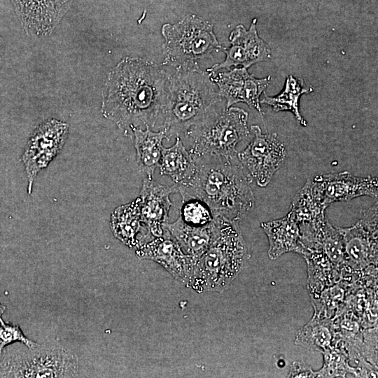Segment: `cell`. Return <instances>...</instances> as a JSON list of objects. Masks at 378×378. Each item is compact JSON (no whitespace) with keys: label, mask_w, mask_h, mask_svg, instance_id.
Instances as JSON below:
<instances>
[{"label":"cell","mask_w":378,"mask_h":378,"mask_svg":"<svg viewBox=\"0 0 378 378\" xmlns=\"http://www.w3.org/2000/svg\"><path fill=\"white\" fill-rule=\"evenodd\" d=\"M164 227L176 241L185 253L197 259L210 245L216 229V218L203 226H195L185 223L181 218L167 223Z\"/></svg>","instance_id":"19"},{"label":"cell","mask_w":378,"mask_h":378,"mask_svg":"<svg viewBox=\"0 0 378 378\" xmlns=\"http://www.w3.org/2000/svg\"><path fill=\"white\" fill-rule=\"evenodd\" d=\"M302 255L307 264V288L311 298H317L325 288L339 281L340 272L319 250L307 249Z\"/></svg>","instance_id":"23"},{"label":"cell","mask_w":378,"mask_h":378,"mask_svg":"<svg viewBox=\"0 0 378 378\" xmlns=\"http://www.w3.org/2000/svg\"><path fill=\"white\" fill-rule=\"evenodd\" d=\"M132 136L139 172L145 177L153 179L161 158L162 141L166 139L164 131H154L148 127L136 129Z\"/></svg>","instance_id":"21"},{"label":"cell","mask_w":378,"mask_h":378,"mask_svg":"<svg viewBox=\"0 0 378 378\" xmlns=\"http://www.w3.org/2000/svg\"><path fill=\"white\" fill-rule=\"evenodd\" d=\"M68 134V124L55 118L44 120L34 130L21 158L29 195L36 176L61 152Z\"/></svg>","instance_id":"9"},{"label":"cell","mask_w":378,"mask_h":378,"mask_svg":"<svg viewBox=\"0 0 378 378\" xmlns=\"http://www.w3.org/2000/svg\"><path fill=\"white\" fill-rule=\"evenodd\" d=\"M78 370L77 355L56 342L33 348L6 346L0 355V377H75Z\"/></svg>","instance_id":"6"},{"label":"cell","mask_w":378,"mask_h":378,"mask_svg":"<svg viewBox=\"0 0 378 378\" xmlns=\"http://www.w3.org/2000/svg\"><path fill=\"white\" fill-rule=\"evenodd\" d=\"M256 23L257 19L254 18L248 29L242 24L235 27L229 36L230 46L222 49L225 54V59L208 68L206 71L215 73L232 67L248 69L253 64L269 59L270 48L258 36Z\"/></svg>","instance_id":"12"},{"label":"cell","mask_w":378,"mask_h":378,"mask_svg":"<svg viewBox=\"0 0 378 378\" xmlns=\"http://www.w3.org/2000/svg\"><path fill=\"white\" fill-rule=\"evenodd\" d=\"M169 72L140 58H123L108 73L102 90L101 112L125 136L136 129L162 130Z\"/></svg>","instance_id":"1"},{"label":"cell","mask_w":378,"mask_h":378,"mask_svg":"<svg viewBox=\"0 0 378 378\" xmlns=\"http://www.w3.org/2000/svg\"><path fill=\"white\" fill-rule=\"evenodd\" d=\"M207 71L200 67L169 73L163 127L165 136H185L221 100Z\"/></svg>","instance_id":"4"},{"label":"cell","mask_w":378,"mask_h":378,"mask_svg":"<svg viewBox=\"0 0 378 378\" xmlns=\"http://www.w3.org/2000/svg\"><path fill=\"white\" fill-rule=\"evenodd\" d=\"M334 334L332 318H320L314 314L296 334L294 343L323 353L332 349Z\"/></svg>","instance_id":"25"},{"label":"cell","mask_w":378,"mask_h":378,"mask_svg":"<svg viewBox=\"0 0 378 378\" xmlns=\"http://www.w3.org/2000/svg\"><path fill=\"white\" fill-rule=\"evenodd\" d=\"M315 177L322 186L327 207L334 202H347L360 196H370L377 199V177L356 176L349 172L328 173Z\"/></svg>","instance_id":"16"},{"label":"cell","mask_w":378,"mask_h":378,"mask_svg":"<svg viewBox=\"0 0 378 378\" xmlns=\"http://www.w3.org/2000/svg\"><path fill=\"white\" fill-rule=\"evenodd\" d=\"M14 342H20L28 348H33L38 344L24 335L19 325L6 323L1 317L0 349L3 351L6 346Z\"/></svg>","instance_id":"28"},{"label":"cell","mask_w":378,"mask_h":378,"mask_svg":"<svg viewBox=\"0 0 378 378\" xmlns=\"http://www.w3.org/2000/svg\"><path fill=\"white\" fill-rule=\"evenodd\" d=\"M164 38V65L176 69L199 67L198 62L222 50L213 24L196 15H188L161 28Z\"/></svg>","instance_id":"7"},{"label":"cell","mask_w":378,"mask_h":378,"mask_svg":"<svg viewBox=\"0 0 378 378\" xmlns=\"http://www.w3.org/2000/svg\"><path fill=\"white\" fill-rule=\"evenodd\" d=\"M253 137L238 153L244 169L261 188L266 187L287 157L284 144L276 133H262L258 125L251 126Z\"/></svg>","instance_id":"8"},{"label":"cell","mask_w":378,"mask_h":378,"mask_svg":"<svg viewBox=\"0 0 378 378\" xmlns=\"http://www.w3.org/2000/svg\"><path fill=\"white\" fill-rule=\"evenodd\" d=\"M160 174L167 176L175 184L190 179L195 172V162L179 136L172 146H163L159 162Z\"/></svg>","instance_id":"22"},{"label":"cell","mask_w":378,"mask_h":378,"mask_svg":"<svg viewBox=\"0 0 378 378\" xmlns=\"http://www.w3.org/2000/svg\"><path fill=\"white\" fill-rule=\"evenodd\" d=\"M195 172L188 181L176 184L182 202L197 199L214 218L241 220L254 206L253 180L236 158L192 156ZM175 184V183H174Z\"/></svg>","instance_id":"2"},{"label":"cell","mask_w":378,"mask_h":378,"mask_svg":"<svg viewBox=\"0 0 378 378\" xmlns=\"http://www.w3.org/2000/svg\"><path fill=\"white\" fill-rule=\"evenodd\" d=\"M209 75L218 87V96L225 101L227 108L242 102L255 108L261 115L264 114L260 98L270 83V76L258 78L244 67H234L226 71L210 73Z\"/></svg>","instance_id":"11"},{"label":"cell","mask_w":378,"mask_h":378,"mask_svg":"<svg viewBox=\"0 0 378 378\" xmlns=\"http://www.w3.org/2000/svg\"><path fill=\"white\" fill-rule=\"evenodd\" d=\"M6 306L0 302V318L2 317V315L6 312Z\"/></svg>","instance_id":"30"},{"label":"cell","mask_w":378,"mask_h":378,"mask_svg":"<svg viewBox=\"0 0 378 378\" xmlns=\"http://www.w3.org/2000/svg\"><path fill=\"white\" fill-rule=\"evenodd\" d=\"M313 90L312 86L307 85L302 78L289 75L286 77L284 88L279 94L271 97L264 93L260 102L271 106L276 112H291L296 120L302 126L306 127L307 122L300 112V100L302 95L309 94Z\"/></svg>","instance_id":"24"},{"label":"cell","mask_w":378,"mask_h":378,"mask_svg":"<svg viewBox=\"0 0 378 378\" xmlns=\"http://www.w3.org/2000/svg\"><path fill=\"white\" fill-rule=\"evenodd\" d=\"M288 377H318L316 371L302 361H295L290 368Z\"/></svg>","instance_id":"29"},{"label":"cell","mask_w":378,"mask_h":378,"mask_svg":"<svg viewBox=\"0 0 378 378\" xmlns=\"http://www.w3.org/2000/svg\"><path fill=\"white\" fill-rule=\"evenodd\" d=\"M326 208L322 186L314 176L307 179L303 187L293 197L290 211L299 225L324 217Z\"/></svg>","instance_id":"20"},{"label":"cell","mask_w":378,"mask_h":378,"mask_svg":"<svg viewBox=\"0 0 378 378\" xmlns=\"http://www.w3.org/2000/svg\"><path fill=\"white\" fill-rule=\"evenodd\" d=\"M134 251L138 258L155 262L188 287L196 259L185 253L166 229L162 236L152 239Z\"/></svg>","instance_id":"13"},{"label":"cell","mask_w":378,"mask_h":378,"mask_svg":"<svg viewBox=\"0 0 378 378\" xmlns=\"http://www.w3.org/2000/svg\"><path fill=\"white\" fill-rule=\"evenodd\" d=\"M345 251V264L356 271L377 266V202L352 226L338 227Z\"/></svg>","instance_id":"10"},{"label":"cell","mask_w":378,"mask_h":378,"mask_svg":"<svg viewBox=\"0 0 378 378\" xmlns=\"http://www.w3.org/2000/svg\"><path fill=\"white\" fill-rule=\"evenodd\" d=\"M110 227L115 238L134 250L153 239L142 222L139 197L114 209Z\"/></svg>","instance_id":"17"},{"label":"cell","mask_w":378,"mask_h":378,"mask_svg":"<svg viewBox=\"0 0 378 378\" xmlns=\"http://www.w3.org/2000/svg\"><path fill=\"white\" fill-rule=\"evenodd\" d=\"M1 352H2V350L0 349V355H1Z\"/></svg>","instance_id":"31"},{"label":"cell","mask_w":378,"mask_h":378,"mask_svg":"<svg viewBox=\"0 0 378 378\" xmlns=\"http://www.w3.org/2000/svg\"><path fill=\"white\" fill-rule=\"evenodd\" d=\"M260 226L268 239L267 253L271 260L288 252L303 253L299 225L290 211L284 217L262 222Z\"/></svg>","instance_id":"18"},{"label":"cell","mask_w":378,"mask_h":378,"mask_svg":"<svg viewBox=\"0 0 378 378\" xmlns=\"http://www.w3.org/2000/svg\"><path fill=\"white\" fill-rule=\"evenodd\" d=\"M322 354L324 363L322 368L316 371L318 377H344L349 373L359 377L357 368L350 366L348 356L344 352L332 348Z\"/></svg>","instance_id":"26"},{"label":"cell","mask_w":378,"mask_h":378,"mask_svg":"<svg viewBox=\"0 0 378 378\" xmlns=\"http://www.w3.org/2000/svg\"><path fill=\"white\" fill-rule=\"evenodd\" d=\"M248 112L243 108L226 107L223 99L207 116L186 134L192 156L238 157V146L251 138Z\"/></svg>","instance_id":"5"},{"label":"cell","mask_w":378,"mask_h":378,"mask_svg":"<svg viewBox=\"0 0 378 378\" xmlns=\"http://www.w3.org/2000/svg\"><path fill=\"white\" fill-rule=\"evenodd\" d=\"M22 28L34 38L48 36L70 8L73 0H11Z\"/></svg>","instance_id":"14"},{"label":"cell","mask_w":378,"mask_h":378,"mask_svg":"<svg viewBox=\"0 0 378 378\" xmlns=\"http://www.w3.org/2000/svg\"><path fill=\"white\" fill-rule=\"evenodd\" d=\"M177 192L176 184L164 186L147 177L144 178L139 195L141 216L153 238L164 234V225L168 222L169 209L172 206L169 196Z\"/></svg>","instance_id":"15"},{"label":"cell","mask_w":378,"mask_h":378,"mask_svg":"<svg viewBox=\"0 0 378 378\" xmlns=\"http://www.w3.org/2000/svg\"><path fill=\"white\" fill-rule=\"evenodd\" d=\"M180 217L185 223L195 226L206 225L214 218L209 207L197 199L182 202Z\"/></svg>","instance_id":"27"},{"label":"cell","mask_w":378,"mask_h":378,"mask_svg":"<svg viewBox=\"0 0 378 378\" xmlns=\"http://www.w3.org/2000/svg\"><path fill=\"white\" fill-rule=\"evenodd\" d=\"M212 241L195 260L188 285L197 293L223 292L237 277L250 258L237 222L216 217Z\"/></svg>","instance_id":"3"}]
</instances>
